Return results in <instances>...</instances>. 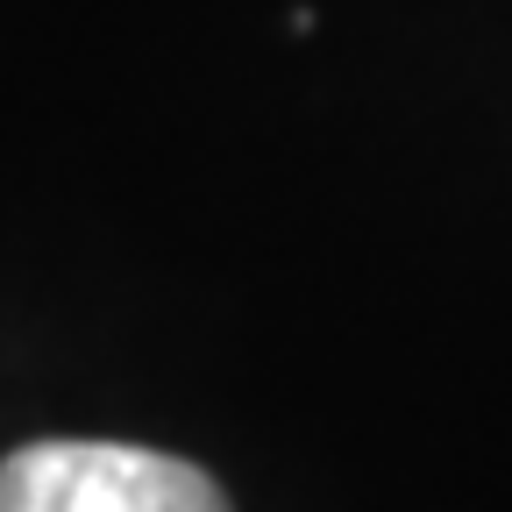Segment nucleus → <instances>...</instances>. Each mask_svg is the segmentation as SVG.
<instances>
[{
    "label": "nucleus",
    "instance_id": "obj_1",
    "mask_svg": "<svg viewBox=\"0 0 512 512\" xmlns=\"http://www.w3.org/2000/svg\"><path fill=\"white\" fill-rule=\"evenodd\" d=\"M0 512H228L221 484L136 441H22L0 463Z\"/></svg>",
    "mask_w": 512,
    "mask_h": 512
}]
</instances>
